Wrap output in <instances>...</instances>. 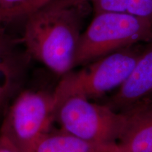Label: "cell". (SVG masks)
Instances as JSON below:
<instances>
[{
    "mask_svg": "<svg viewBox=\"0 0 152 152\" xmlns=\"http://www.w3.org/2000/svg\"><path fill=\"white\" fill-rule=\"evenodd\" d=\"M85 3L61 9L43 7L25 18L21 42L27 54L61 77L74 69Z\"/></svg>",
    "mask_w": 152,
    "mask_h": 152,
    "instance_id": "6da1fadb",
    "label": "cell"
},
{
    "mask_svg": "<svg viewBox=\"0 0 152 152\" xmlns=\"http://www.w3.org/2000/svg\"><path fill=\"white\" fill-rule=\"evenodd\" d=\"M54 122L61 130L94 142L111 144L121 134L124 115L106 104L92 102L81 93L57 86L53 92Z\"/></svg>",
    "mask_w": 152,
    "mask_h": 152,
    "instance_id": "7a4b0ae2",
    "label": "cell"
},
{
    "mask_svg": "<svg viewBox=\"0 0 152 152\" xmlns=\"http://www.w3.org/2000/svg\"><path fill=\"white\" fill-rule=\"evenodd\" d=\"M151 41L152 23L144 19L128 13L94 15L80 37L74 68L119 49Z\"/></svg>",
    "mask_w": 152,
    "mask_h": 152,
    "instance_id": "3957f363",
    "label": "cell"
},
{
    "mask_svg": "<svg viewBox=\"0 0 152 152\" xmlns=\"http://www.w3.org/2000/svg\"><path fill=\"white\" fill-rule=\"evenodd\" d=\"M54 123L53 92L26 90L17 95L7 109L0 134L9 139L20 152H35Z\"/></svg>",
    "mask_w": 152,
    "mask_h": 152,
    "instance_id": "277c9868",
    "label": "cell"
},
{
    "mask_svg": "<svg viewBox=\"0 0 152 152\" xmlns=\"http://www.w3.org/2000/svg\"><path fill=\"white\" fill-rule=\"evenodd\" d=\"M143 49L134 45L112 52L80 70L63 75L57 85L81 93L90 99L102 98L116 90L128 79Z\"/></svg>",
    "mask_w": 152,
    "mask_h": 152,
    "instance_id": "5b68a950",
    "label": "cell"
},
{
    "mask_svg": "<svg viewBox=\"0 0 152 152\" xmlns=\"http://www.w3.org/2000/svg\"><path fill=\"white\" fill-rule=\"evenodd\" d=\"M152 100V41L144 47L125 83L108 99L106 105L117 112Z\"/></svg>",
    "mask_w": 152,
    "mask_h": 152,
    "instance_id": "8992f818",
    "label": "cell"
},
{
    "mask_svg": "<svg viewBox=\"0 0 152 152\" xmlns=\"http://www.w3.org/2000/svg\"><path fill=\"white\" fill-rule=\"evenodd\" d=\"M122 113L124 123L121 134L107 152H152V100Z\"/></svg>",
    "mask_w": 152,
    "mask_h": 152,
    "instance_id": "52a82bcc",
    "label": "cell"
},
{
    "mask_svg": "<svg viewBox=\"0 0 152 152\" xmlns=\"http://www.w3.org/2000/svg\"><path fill=\"white\" fill-rule=\"evenodd\" d=\"M109 145L87 141L60 129L47 132L35 152H107Z\"/></svg>",
    "mask_w": 152,
    "mask_h": 152,
    "instance_id": "ba28073f",
    "label": "cell"
},
{
    "mask_svg": "<svg viewBox=\"0 0 152 152\" xmlns=\"http://www.w3.org/2000/svg\"><path fill=\"white\" fill-rule=\"evenodd\" d=\"M23 75V61L19 55L0 58V111L18 90Z\"/></svg>",
    "mask_w": 152,
    "mask_h": 152,
    "instance_id": "9c48e42d",
    "label": "cell"
},
{
    "mask_svg": "<svg viewBox=\"0 0 152 152\" xmlns=\"http://www.w3.org/2000/svg\"><path fill=\"white\" fill-rule=\"evenodd\" d=\"M35 0H0V27L3 23L21 18L23 11Z\"/></svg>",
    "mask_w": 152,
    "mask_h": 152,
    "instance_id": "30bf717a",
    "label": "cell"
},
{
    "mask_svg": "<svg viewBox=\"0 0 152 152\" xmlns=\"http://www.w3.org/2000/svg\"><path fill=\"white\" fill-rule=\"evenodd\" d=\"M92 4L94 15L128 13L129 0H87Z\"/></svg>",
    "mask_w": 152,
    "mask_h": 152,
    "instance_id": "8fae6325",
    "label": "cell"
},
{
    "mask_svg": "<svg viewBox=\"0 0 152 152\" xmlns=\"http://www.w3.org/2000/svg\"><path fill=\"white\" fill-rule=\"evenodd\" d=\"M128 13L152 23V0H129Z\"/></svg>",
    "mask_w": 152,
    "mask_h": 152,
    "instance_id": "7c38bea8",
    "label": "cell"
},
{
    "mask_svg": "<svg viewBox=\"0 0 152 152\" xmlns=\"http://www.w3.org/2000/svg\"><path fill=\"white\" fill-rule=\"evenodd\" d=\"M16 41L0 27V58L18 56Z\"/></svg>",
    "mask_w": 152,
    "mask_h": 152,
    "instance_id": "4fadbf2b",
    "label": "cell"
},
{
    "mask_svg": "<svg viewBox=\"0 0 152 152\" xmlns=\"http://www.w3.org/2000/svg\"><path fill=\"white\" fill-rule=\"evenodd\" d=\"M87 1V0H52L44 7H47L53 9L66 8V7H74Z\"/></svg>",
    "mask_w": 152,
    "mask_h": 152,
    "instance_id": "5bb4252c",
    "label": "cell"
},
{
    "mask_svg": "<svg viewBox=\"0 0 152 152\" xmlns=\"http://www.w3.org/2000/svg\"><path fill=\"white\" fill-rule=\"evenodd\" d=\"M52 0H35L33 2H32L28 7L25 9V10L23 11L21 15V18H25L28 14H31L34 11H37V9L42 8L44 6H45L47 4L52 1Z\"/></svg>",
    "mask_w": 152,
    "mask_h": 152,
    "instance_id": "9a60e30c",
    "label": "cell"
},
{
    "mask_svg": "<svg viewBox=\"0 0 152 152\" xmlns=\"http://www.w3.org/2000/svg\"><path fill=\"white\" fill-rule=\"evenodd\" d=\"M0 152H20L9 139L0 134Z\"/></svg>",
    "mask_w": 152,
    "mask_h": 152,
    "instance_id": "2e32d148",
    "label": "cell"
}]
</instances>
